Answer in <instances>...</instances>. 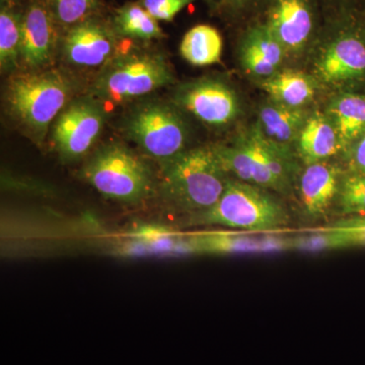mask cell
I'll use <instances>...</instances> for the list:
<instances>
[{
	"label": "cell",
	"instance_id": "cell-1",
	"mask_svg": "<svg viewBox=\"0 0 365 365\" xmlns=\"http://www.w3.org/2000/svg\"><path fill=\"white\" fill-rule=\"evenodd\" d=\"M227 174L213 146L184 150L163 163L160 194L170 207L192 217L220 200Z\"/></svg>",
	"mask_w": 365,
	"mask_h": 365
},
{
	"label": "cell",
	"instance_id": "cell-2",
	"mask_svg": "<svg viewBox=\"0 0 365 365\" xmlns=\"http://www.w3.org/2000/svg\"><path fill=\"white\" fill-rule=\"evenodd\" d=\"M213 148L225 170L240 181L284 194L292 188L294 170L288 150L269 140L258 125L234 143Z\"/></svg>",
	"mask_w": 365,
	"mask_h": 365
},
{
	"label": "cell",
	"instance_id": "cell-3",
	"mask_svg": "<svg viewBox=\"0 0 365 365\" xmlns=\"http://www.w3.org/2000/svg\"><path fill=\"white\" fill-rule=\"evenodd\" d=\"M72 91L71 79L58 71L24 73L9 83L7 102L16 121L39 141L66 107Z\"/></svg>",
	"mask_w": 365,
	"mask_h": 365
},
{
	"label": "cell",
	"instance_id": "cell-4",
	"mask_svg": "<svg viewBox=\"0 0 365 365\" xmlns=\"http://www.w3.org/2000/svg\"><path fill=\"white\" fill-rule=\"evenodd\" d=\"M81 177L98 193L123 203H139L155 191L148 163L120 143H109L96 151L81 169Z\"/></svg>",
	"mask_w": 365,
	"mask_h": 365
},
{
	"label": "cell",
	"instance_id": "cell-5",
	"mask_svg": "<svg viewBox=\"0 0 365 365\" xmlns=\"http://www.w3.org/2000/svg\"><path fill=\"white\" fill-rule=\"evenodd\" d=\"M193 225H223L249 232H274L289 222L287 210L264 188L228 180L220 200L200 215L190 217Z\"/></svg>",
	"mask_w": 365,
	"mask_h": 365
},
{
	"label": "cell",
	"instance_id": "cell-6",
	"mask_svg": "<svg viewBox=\"0 0 365 365\" xmlns=\"http://www.w3.org/2000/svg\"><path fill=\"white\" fill-rule=\"evenodd\" d=\"M174 81L162 55L135 53L110 61L93 83V96L112 104H123Z\"/></svg>",
	"mask_w": 365,
	"mask_h": 365
},
{
	"label": "cell",
	"instance_id": "cell-7",
	"mask_svg": "<svg viewBox=\"0 0 365 365\" xmlns=\"http://www.w3.org/2000/svg\"><path fill=\"white\" fill-rule=\"evenodd\" d=\"M127 135L163 163L185 150L187 127L174 108L160 102L139 106L127 119Z\"/></svg>",
	"mask_w": 365,
	"mask_h": 365
},
{
	"label": "cell",
	"instance_id": "cell-8",
	"mask_svg": "<svg viewBox=\"0 0 365 365\" xmlns=\"http://www.w3.org/2000/svg\"><path fill=\"white\" fill-rule=\"evenodd\" d=\"M106 112L96 98L71 102L56 118L52 140L64 162L79 160L88 153L102 133Z\"/></svg>",
	"mask_w": 365,
	"mask_h": 365
},
{
	"label": "cell",
	"instance_id": "cell-9",
	"mask_svg": "<svg viewBox=\"0 0 365 365\" xmlns=\"http://www.w3.org/2000/svg\"><path fill=\"white\" fill-rule=\"evenodd\" d=\"M317 0H267L262 21L285 51L297 52L312 39L318 26Z\"/></svg>",
	"mask_w": 365,
	"mask_h": 365
},
{
	"label": "cell",
	"instance_id": "cell-10",
	"mask_svg": "<svg viewBox=\"0 0 365 365\" xmlns=\"http://www.w3.org/2000/svg\"><path fill=\"white\" fill-rule=\"evenodd\" d=\"M63 54L76 66L96 67L107 63L116 51L117 39L112 23L95 16L67 29Z\"/></svg>",
	"mask_w": 365,
	"mask_h": 365
},
{
	"label": "cell",
	"instance_id": "cell-11",
	"mask_svg": "<svg viewBox=\"0 0 365 365\" xmlns=\"http://www.w3.org/2000/svg\"><path fill=\"white\" fill-rule=\"evenodd\" d=\"M177 104L204 123L222 126L239 114V101L230 86L205 79L182 86L175 95Z\"/></svg>",
	"mask_w": 365,
	"mask_h": 365
},
{
	"label": "cell",
	"instance_id": "cell-12",
	"mask_svg": "<svg viewBox=\"0 0 365 365\" xmlns=\"http://www.w3.org/2000/svg\"><path fill=\"white\" fill-rule=\"evenodd\" d=\"M57 25L45 0H32L23 11L21 58L29 67L44 66L57 44Z\"/></svg>",
	"mask_w": 365,
	"mask_h": 365
},
{
	"label": "cell",
	"instance_id": "cell-13",
	"mask_svg": "<svg viewBox=\"0 0 365 365\" xmlns=\"http://www.w3.org/2000/svg\"><path fill=\"white\" fill-rule=\"evenodd\" d=\"M355 29L343 28L327 46L318 64L325 83H339L365 73V42Z\"/></svg>",
	"mask_w": 365,
	"mask_h": 365
},
{
	"label": "cell",
	"instance_id": "cell-14",
	"mask_svg": "<svg viewBox=\"0 0 365 365\" xmlns=\"http://www.w3.org/2000/svg\"><path fill=\"white\" fill-rule=\"evenodd\" d=\"M188 237L192 253L247 254L290 250V237H255L227 232H203Z\"/></svg>",
	"mask_w": 365,
	"mask_h": 365
},
{
	"label": "cell",
	"instance_id": "cell-15",
	"mask_svg": "<svg viewBox=\"0 0 365 365\" xmlns=\"http://www.w3.org/2000/svg\"><path fill=\"white\" fill-rule=\"evenodd\" d=\"M337 170L325 163L307 165L300 177L299 192L302 206L309 215L319 216L337 197L339 189Z\"/></svg>",
	"mask_w": 365,
	"mask_h": 365
},
{
	"label": "cell",
	"instance_id": "cell-16",
	"mask_svg": "<svg viewBox=\"0 0 365 365\" xmlns=\"http://www.w3.org/2000/svg\"><path fill=\"white\" fill-rule=\"evenodd\" d=\"M258 126L264 135L276 145L287 150L288 143L299 136L307 118L302 108L274 102L261 108Z\"/></svg>",
	"mask_w": 365,
	"mask_h": 365
},
{
	"label": "cell",
	"instance_id": "cell-17",
	"mask_svg": "<svg viewBox=\"0 0 365 365\" xmlns=\"http://www.w3.org/2000/svg\"><path fill=\"white\" fill-rule=\"evenodd\" d=\"M341 148L342 143L330 120L319 114L307 118L299 136L300 155L307 165L333 157Z\"/></svg>",
	"mask_w": 365,
	"mask_h": 365
},
{
	"label": "cell",
	"instance_id": "cell-18",
	"mask_svg": "<svg viewBox=\"0 0 365 365\" xmlns=\"http://www.w3.org/2000/svg\"><path fill=\"white\" fill-rule=\"evenodd\" d=\"M222 48V37L217 29L201 24L185 34L180 52L192 66H208L220 61Z\"/></svg>",
	"mask_w": 365,
	"mask_h": 365
},
{
	"label": "cell",
	"instance_id": "cell-19",
	"mask_svg": "<svg viewBox=\"0 0 365 365\" xmlns=\"http://www.w3.org/2000/svg\"><path fill=\"white\" fill-rule=\"evenodd\" d=\"M332 122L343 146L359 140L365 134V98L359 95L341 96L330 107Z\"/></svg>",
	"mask_w": 365,
	"mask_h": 365
},
{
	"label": "cell",
	"instance_id": "cell-20",
	"mask_svg": "<svg viewBox=\"0 0 365 365\" xmlns=\"http://www.w3.org/2000/svg\"><path fill=\"white\" fill-rule=\"evenodd\" d=\"M263 88L274 102L300 108L314 98V88L306 74L297 71H283L266 79Z\"/></svg>",
	"mask_w": 365,
	"mask_h": 365
},
{
	"label": "cell",
	"instance_id": "cell-21",
	"mask_svg": "<svg viewBox=\"0 0 365 365\" xmlns=\"http://www.w3.org/2000/svg\"><path fill=\"white\" fill-rule=\"evenodd\" d=\"M111 23L119 37L150 41L165 36L158 21L139 1L127 2L117 9Z\"/></svg>",
	"mask_w": 365,
	"mask_h": 365
},
{
	"label": "cell",
	"instance_id": "cell-22",
	"mask_svg": "<svg viewBox=\"0 0 365 365\" xmlns=\"http://www.w3.org/2000/svg\"><path fill=\"white\" fill-rule=\"evenodd\" d=\"M23 11L9 0H2L0 9V66L2 72L14 71L21 56Z\"/></svg>",
	"mask_w": 365,
	"mask_h": 365
},
{
	"label": "cell",
	"instance_id": "cell-23",
	"mask_svg": "<svg viewBox=\"0 0 365 365\" xmlns=\"http://www.w3.org/2000/svg\"><path fill=\"white\" fill-rule=\"evenodd\" d=\"M133 246L139 254L148 253H192L188 237L162 227H143L133 232Z\"/></svg>",
	"mask_w": 365,
	"mask_h": 365
},
{
	"label": "cell",
	"instance_id": "cell-24",
	"mask_svg": "<svg viewBox=\"0 0 365 365\" xmlns=\"http://www.w3.org/2000/svg\"><path fill=\"white\" fill-rule=\"evenodd\" d=\"M337 197L342 215L365 216V170L351 168L340 180Z\"/></svg>",
	"mask_w": 365,
	"mask_h": 365
},
{
	"label": "cell",
	"instance_id": "cell-25",
	"mask_svg": "<svg viewBox=\"0 0 365 365\" xmlns=\"http://www.w3.org/2000/svg\"><path fill=\"white\" fill-rule=\"evenodd\" d=\"M48 6L57 25L67 30L98 16L101 0H48Z\"/></svg>",
	"mask_w": 365,
	"mask_h": 365
},
{
	"label": "cell",
	"instance_id": "cell-26",
	"mask_svg": "<svg viewBox=\"0 0 365 365\" xmlns=\"http://www.w3.org/2000/svg\"><path fill=\"white\" fill-rule=\"evenodd\" d=\"M340 249H345L342 240L335 232L328 228L311 235L290 237V250L316 252Z\"/></svg>",
	"mask_w": 365,
	"mask_h": 365
},
{
	"label": "cell",
	"instance_id": "cell-27",
	"mask_svg": "<svg viewBox=\"0 0 365 365\" xmlns=\"http://www.w3.org/2000/svg\"><path fill=\"white\" fill-rule=\"evenodd\" d=\"M326 228L339 235L345 249L365 248V216H350Z\"/></svg>",
	"mask_w": 365,
	"mask_h": 365
},
{
	"label": "cell",
	"instance_id": "cell-28",
	"mask_svg": "<svg viewBox=\"0 0 365 365\" xmlns=\"http://www.w3.org/2000/svg\"><path fill=\"white\" fill-rule=\"evenodd\" d=\"M240 51H241L242 66L250 73L262 76V78H270L271 76L275 73L277 67L274 66L262 53L257 51L251 46L241 42Z\"/></svg>",
	"mask_w": 365,
	"mask_h": 365
},
{
	"label": "cell",
	"instance_id": "cell-29",
	"mask_svg": "<svg viewBox=\"0 0 365 365\" xmlns=\"http://www.w3.org/2000/svg\"><path fill=\"white\" fill-rule=\"evenodd\" d=\"M193 1L194 0H139L141 6L158 21H172L180 11Z\"/></svg>",
	"mask_w": 365,
	"mask_h": 365
},
{
	"label": "cell",
	"instance_id": "cell-30",
	"mask_svg": "<svg viewBox=\"0 0 365 365\" xmlns=\"http://www.w3.org/2000/svg\"><path fill=\"white\" fill-rule=\"evenodd\" d=\"M267 0H220L216 9L228 18L239 20L256 9H263Z\"/></svg>",
	"mask_w": 365,
	"mask_h": 365
},
{
	"label": "cell",
	"instance_id": "cell-31",
	"mask_svg": "<svg viewBox=\"0 0 365 365\" xmlns=\"http://www.w3.org/2000/svg\"><path fill=\"white\" fill-rule=\"evenodd\" d=\"M350 162L352 169L365 170V134L353 148Z\"/></svg>",
	"mask_w": 365,
	"mask_h": 365
},
{
	"label": "cell",
	"instance_id": "cell-32",
	"mask_svg": "<svg viewBox=\"0 0 365 365\" xmlns=\"http://www.w3.org/2000/svg\"><path fill=\"white\" fill-rule=\"evenodd\" d=\"M206 1H208V4H210V6H215L216 9V7H217L218 2H220V0H206Z\"/></svg>",
	"mask_w": 365,
	"mask_h": 365
}]
</instances>
